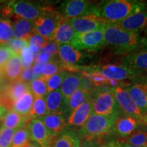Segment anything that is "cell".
I'll return each instance as SVG.
<instances>
[{
	"label": "cell",
	"mask_w": 147,
	"mask_h": 147,
	"mask_svg": "<svg viewBox=\"0 0 147 147\" xmlns=\"http://www.w3.org/2000/svg\"><path fill=\"white\" fill-rule=\"evenodd\" d=\"M63 20L57 10L47 6L41 15L34 21L35 31L48 41H53L55 30Z\"/></svg>",
	"instance_id": "cell-6"
},
{
	"label": "cell",
	"mask_w": 147,
	"mask_h": 147,
	"mask_svg": "<svg viewBox=\"0 0 147 147\" xmlns=\"http://www.w3.org/2000/svg\"><path fill=\"white\" fill-rule=\"evenodd\" d=\"M144 45H145V48L147 49V32L146 34V36H144Z\"/></svg>",
	"instance_id": "cell-51"
},
{
	"label": "cell",
	"mask_w": 147,
	"mask_h": 147,
	"mask_svg": "<svg viewBox=\"0 0 147 147\" xmlns=\"http://www.w3.org/2000/svg\"><path fill=\"white\" fill-rule=\"evenodd\" d=\"M80 140L76 131L65 127L56 138L51 147H79Z\"/></svg>",
	"instance_id": "cell-24"
},
{
	"label": "cell",
	"mask_w": 147,
	"mask_h": 147,
	"mask_svg": "<svg viewBox=\"0 0 147 147\" xmlns=\"http://www.w3.org/2000/svg\"><path fill=\"white\" fill-rule=\"evenodd\" d=\"M62 70H64V69L61 62L59 60H57L53 57L45 65L40 76L47 80L48 78H49L53 75L56 74L57 73L59 72L60 71Z\"/></svg>",
	"instance_id": "cell-35"
},
{
	"label": "cell",
	"mask_w": 147,
	"mask_h": 147,
	"mask_svg": "<svg viewBox=\"0 0 147 147\" xmlns=\"http://www.w3.org/2000/svg\"><path fill=\"white\" fill-rule=\"evenodd\" d=\"M49 42L43 37L35 32L28 41V47L36 58L37 55L40 52L42 49Z\"/></svg>",
	"instance_id": "cell-36"
},
{
	"label": "cell",
	"mask_w": 147,
	"mask_h": 147,
	"mask_svg": "<svg viewBox=\"0 0 147 147\" xmlns=\"http://www.w3.org/2000/svg\"><path fill=\"white\" fill-rule=\"evenodd\" d=\"M29 89L35 97H45L48 93L47 80L41 76L29 83Z\"/></svg>",
	"instance_id": "cell-33"
},
{
	"label": "cell",
	"mask_w": 147,
	"mask_h": 147,
	"mask_svg": "<svg viewBox=\"0 0 147 147\" xmlns=\"http://www.w3.org/2000/svg\"><path fill=\"white\" fill-rule=\"evenodd\" d=\"M116 118L92 113L84 125L77 131L80 140L102 139L114 131Z\"/></svg>",
	"instance_id": "cell-3"
},
{
	"label": "cell",
	"mask_w": 147,
	"mask_h": 147,
	"mask_svg": "<svg viewBox=\"0 0 147 147\" xmlns=\"http://www.w3.org/2000/svg\"><path fill=\"white\" fill-rule=\"evenodd\" d=\"M92 93L87 90L80 88L76 91L66 102L65 117L67 118L77 108L82 105L91 97Z\"/></svg>",
	"instance_id": "cell-27"
},
{
	"label": "cell",
	"mask_w": 147,
	"mask_h": 147,
	"mask_svg": "<svg viewBox=\"0 0 147 147\" xmlns=\"http://www.w3.org/2000/svg\"><path fill=\"white\" fill-rule=\"evenodd\" d=\"M27 147H42V146H40V144H38V143L34 142V141H32L31 140L30 142H29V144L27 145Z\"/></svg>",
	"instance_id": "cell-49"
},
{
	"label": "cell",
	"mask_w": 147,
	"mask_h": 147,
	"mask_svg": "<svg viewBox=\"0 0 147 147\" xmlns=\"http://www.w3.org/2000/svg\"><path fill=\"white\" fill-rule=\"evenodd\" d=\"M57 11L64 20H70L89 14L97 16L96 4L86 0L62 1Z\"/></svg>",
	"instance_id": "cell-8"
},
{
	"label": "cell",
	"mask_w": 147,
	"mask_h": 147,
	"mask_svg": "<svg viewBox=\"0 0 147 147\" xmlns=\"http://www.w3.org/2000/svg\"><path fill=\"white\" fill-rule=\"evenodd\" d=\"M145 113L147 114V99H146V111H145Z\"/></svg>",
	"instance_id": "cell-52"
},
{
	"label": "cell",
	"mask_w": 147,
	"mask_h": 147,
	"mask_svg": "<svg viewBox=\"0 0 147 147\" xmlns=\"http://www.w3.org/2000/svg\"><path fill=\"white\" fill-rule=\"evenodd\" d=\"M30 141V134L26 127L15 132L10 147H27Z\"/></svg>",
	"instance_id": "cell-34"
},
{
	"label": "cell",
	"mask_w": 147,
	"mask_h": 147,
	"mask_svg": "<svg viewBox=\"0 0 147 147\" xmlns=\"http://www.w3.org/2000/svg\"><path fill=\"white\" fill-rule=\"evenodd\" d=\"M121 143H122L123 147H141V146H134V145H131V144H127V143H125V142H121Z\"/></svg>",
	"instance_id": "cell-50"
},
{
	"label": "cell",
	"mask_w": 147,
	"mask_h": 147,
	"mask_svg": "<svg viewBox=\"0 0 147 147\" xmlns=\"http://www.w3.org/2000/svg\"><path fill=\"white\" fill-rule=\"evenodd\" d=\"M8 45L14 54L20 55L24 48L28 47V42L24 41L23 40L12 38L11 41L8 44Z\"/></svg>",
	"instance_id": "cell-41"
},
{
	"label": "cell",
	"mask_w": 147,
	"mask_h": 147,
	"mask_svg": "<svg viewBox=\"0 0 147 147\" xmlns=\"http://www.w3.org/2000/svg\"><path fill=\"white\" fill-rule=\"evenodd\" d=\"M57 56L64 70L69 66H78L83 63L89 57V55L78 50L70 44L59 45Z\"/></svg>",
	"instance_id": "cell-11"
},
{
	"label": "cell",
	"mask_w": 147,
	"mask_h": 147,
	"mask_svg": "<svg viewBox=\"0 0 147 147\" xmlns=\"http://www.w3.org/2000/svg\"><path fill=\"white\" fill-rule=\"evenodd\" d=\"M23 70L19 55L14 54L8 63L3 67V72L7 82H12L18 80Z\"/></svg>",
	"instance_id": "cell-28"
},
{
	"label": "cell",
	"mask_w": 147,
	"mask_h": 147,
	"mask_svg": "<svg viewBox=\"0 0 147 147\" xmlns=\"http://www.w3.org/2000/svg\"><path fill=\"white\" fill-rule=\"evenodd\" d=\"M102 147H123V145L121 141L113 140H110L109 142L103 144Z\"/></svg>",
	"instance_id": "cell-46"
},
{
	"label": "cell",
	"mask_w": 147,
	"mask_h": 147,
	"mask_svg": "<svg viewBox=\"0 0 147 147\" xmlns=\"http://www.w3.org/2000/svg\"><path fill=\"white\" fill-rule=\"evenodd\" d=\"M35 97L30 91L25 93L14 103L11 110L22 116L29 117L34 104Z\"/></svg>",
	"instance_id": "cell-29"
},
{
	"label": "cell",
	"mask_w": 147,
	"mask_h": 147,
	"mask_svg": "<svg viewBox=\"0 0 147 147\" xmlns=\"http://www.w3.org/2000/svg\"><path fill=\"white\" fill-rule=\"evenodd\" d=\"M97 16L109 23H117L131 14L147 11V2L139 0H108L97 3Z\"/></svg>",
	"instance_id": "cell-2"
},
{
	"label": "cell",
	"mask_w": 147,
	"mask_h": 147,
	"mask_svg": "<svg viewBox=\"0 0 147 147\" xmlns=\"http://www.w3.org/2000/svg\"><path fill=\"white\" fill-rule=\"evenodd\" d=\"M59 45L54 41H49L45 47L42 49V51L49 54L51 57H54L55 55H57Z\"/></svg>",
	"instance_id": "cell-44"
},
{
	"label": "cell",
	"mask_w": 147,
	"mask_h": 147,
	"mask_svg": "<svg viewBox=\"0 0 147 147\" xmlns=\"http://www.w3.org/2000/svg\"><path fill=\"white\" fill-rule=\"evenodd\" d=\"M12 38V22L8 18H0V45H8Z\"/></svg>",
	"instance_id": "cell-30"
},
{
	"label": "cell",
	"mask_w": 147,
	"mask_h": 147,
	"mask_svg": "<svg viewBox=\"0 0 147 147\" xmlns=\"http://www.w3.org/2000/svg\"><path fill=\"white\" fill-rule=\"evenodd\" d=\"M45 99L49 114L62 115L65 117L66 100L60 89L48 93Z\"/></svg>",
	"instance_id": "cell-20"
},
{
	"label": "cell",
	"mask_w": 147,
	"mask_h": 147,
	"mask_svg": "<svg viewBox=\"0 0 147 147\" xmlns=\"http://www.w3.org/2000/svg\"><path fill=\"white\" fill-rule=\"evenodd\" d=\"M36 78H38V76L35 75V74L34 73L32 68L27 69H23L21 74V76H20L18 80L29 84V82H31L32 80H34Z\"/></svg>",
	"instance_id": "cell-43"
},
{
	"label": "cell",
	"mask_w": 147,
	"mask_h": 147,
	"mask_svg": "<svg viewBox=\"0 0 147 147\" xmlns=\"http://www.w3.org/2000/svg\"><path fill=\"white\" fill-rule=\"evenodd\" d=\"M5 82H6V80H5L4 75H3V70L0 69V89H1V91H2L5 86L6 85V84H3Z\"/></svg>",
	"instance_id": "cell-47"
},
{
	"label": "cell",
	"mask_w": 147,
	"mask_h": 147,
	"mask_svg": "<svg viewBox=\"0 0 147 147\" xmlns=\"http://www.w3.org/2000/svg\"><path fill=\"white\" fill-rule=\"evenodd\" d=\"M23 69H30L34 65L36 57L28 47H25L19 55Z\"/></svg>",
	"instance_id": "cell-38"
},
{
	"label": "cell",
	"mask_w": 147,
	"mask_h": 147,
	"mask_svg": "<svg viewBox=\"0 0 147 147\" xmlns=\"http://www.w3.org/2000/svg\"><path fill=\"white\" fill-rule=\"evenodd\" d=\"M114 23L127 32L141 33L147 29V11L131 14L123 21Z\"/></svg>",
	"instance_id": "cell-17"
},
{
	"label": "cell",
	"mask_w": 147,
	"mask_h": 147,
	"mask_svg": "<svg viewBox=\"0 0 147 147\" xmlns=\"http://www.w3.org/2000/svg\"><path fill=\"white\" fill-rule=\"evenodd\" d=\"M140 125L142 124L134 117L125 115H120L115 121L114 131L123 140L137 130Z\"/></svg>",
	"instance_id": "cell-18"
},
{
	"label": "cell",
	"mask_w": 147,
	"mask_h": 147,
	"mask_svg": "<svg viewBox=\"0 0 147 147\" xmlns=\"http://www.w3.org/2000/svg\"><path fill=\"white\" fill-rule=\"evenodd\" d=\"M102 139L83 138L80 140L79 147H102Z\"/></svg>",
	"instance_id": "cell-42"
},
{
	"label": "cell",
	"mask_w": 147,
	"mask_h": 147,
	"mask_svg": "<svg viewBox=\"0 0 147 147\" xmlns=\"http://www.w3.org/2000/svg\"><path fill=\"white\" fill-rule=\"evenodd\" d=\"M47 5L29 1H11L1 7V15L5 18L14 15L16 18L35 21L41 15Z\"/></svg>",
	"instance_id": "cell-5"
},
{
	"label": "cell",
	"mask_w": 147,
	"mask_h": 147,
	"mask_svg": "<svg viewBox=\"0 0 147 147\" xmlns=\"http://www.w3.org/2000/svg\"><path fill=\"white\" fill-rule=\"evenodd\" d=\"M102 31L106 46H110L116 54L126 55L146 49L144 37L141 33L127 32L109 22Z\"/></svg>",
	"instance_id": "cell-1"
},
{
	"label": "cell",
	"mask_w": 147,
	"mask_h": 147,
	"mask_svg": "<svg viewBox=\"0 0 147 147\" xmlns=\"http://www.w3.org/2000/svg\"><path fill=\"white\" fill-rule=\"evenodd\" d=\"M144 125H146V126H147V117H146V121H145V124H144Z\"/></svg>",
	"instance_id": "cell-53"
},
{
	"label": "cell",
	"mask_w": 147,
	"mask_h": 147,
	"mask_svg": "<svg viewBox=\"0 0 147 147\" xmlns=\"http://www.w3.org/2000/svg\"><path fill=\"white\" fill-rule=\"evenodd\" d=\"M3 118L2 123L0 127L13 129H20L26 127L31 120L29 117L18 115L11 110L5 113Z\"/></svg>",
	"instance_id": "cell-26"
},
{
	"label": "cell",
	"mask_w": 147,
	"mask_h": 147,
	"mask_svg": "<svg viewBox=\"0 0 147 147\" xmlns=\"http://www.w3.org/2000/svg\"><path fill=\"white\" fill-rule=\"evenodd\" d=\"M27 127L30 134L31 140L38 143L42 147H51L54 142L55 139L40 119L30 120Z\"/></svg>",
	"instance_id": "cell-14"
},
{
	"label": "cell",
	"mask_w": 147,
	"mask_h": 147,
	"mask_svg": "<svg viewBox=\"0 0 147 147\" xmlns=\"http://www.w3.org/2000/svg\"><path fill=\"white\" fill-rule=\"evenodd\" d=\"M92 114L91 97L71 113L67 121V126L81 127Z\"/></svg>",
	"instance_id": "cell-21"
},
{
	"label": "cell",
	"mask_w": 147,
	"mask_h": 147,
	"mask_svg": "<svg viewBox=\"0 0 147 147\" xmlns=\"http://www.w3.org/2000/svg\"><path fill=\"white\" fill-rule=\"evenodd\" d=\"M121 141L134 146L147 147V131L138 129L129 136Z\"/></svg>",
	"instance_id": "cell-32"
},
{
	"label": "cell",
	"mask_w": 147,
	"mask_h": 147,
	"mask_svg": "<svg viewBox=\"0 0 147 147\" xmlns=\"http://www.w3.org/2000/svg\"><path fill=\"white\" fill-rule=\"evenodd\" d=\"M137 81L125 88L138 107L143 113L146 111L147 99V78H136Z\"/></svg>",
	"instance_id": "cell-15"
},
{
	"label": "cell",
	"mask_w": 147,
	"mask_h": 147,
	"mask_svg": "<svg viewBox=\"0 0 147 147\" xmlns=\"http://www.w3.org/2000/svg\"><path fill=\"white\" fill-rule=\"evenodd\" d=\"M121 64L140 75L147 73V49L125 55L121 60Z\"/></svg>",
	"instance_id": "cell-16"
},
{
	"label": "cell",
	"mask_w": 147,
	"mask_h": 147,
	"mask_svg": "<svg viewBox=\"0 0 147 147\" xmlns=\"http://www.w3.org/2000/svg\"><path fill=\"white\" fill-rule=\"evenodd\" d=\"M17 130L0 127V147H10L14 134Z\"/></svg>",
	"instance_id": "cell-39"
},
{
	"label": "cell",
	"mask_w": 147,
	"mask_h": 147,
	"mask_svg": "<svg viewBox=\"0 0 147 147\" xmlns=\"http://www.w3.org/2000/svg\"><path fill=\"white\" fill-rule=\"evenodd\" d=\"M38 119L43 123L46 128L55 140L67 126L66 117L62 115L49 114Z\"/></svg>",
	"instance_id": "cell-19"
},
{
	"label": "cell",
	"mask_w": 147,
	"mask_h": 147,
	"mask_svg": "<svg viewBox=\"0 0 147 147\" xmlns=\"http://www.w3.org/2000/svg\"><path fill=\"white\" fill-rule=\"evenodd\" d=\"M71 45L79 51L85 52H95L106 46L102 31L75 34Z\"/></svg>",
	"instance_id": "cell-9"
},
{
	"label": "cell",
	"mask_w": 147,
	"mask_h": 147,
	"mask_svg": "<svg viewBox=\"0 0 147 147\" xmlns=\"http://www.w3.org/2000/svg\"><path fill=\"white\" fill-rule=\"evenodd\" d=\"M30 91L28 83L21 80L8 82L0 93V103L3 107L10 109L25 93Z\"/></svg>",
	"instance_id": "cell-10"
},
{
	"label": "cell",
	"mask_w": 147,
	"mask_h": 147,
	"mask_svg": "<svg viewBox=\"0 0 147 147\" xmlns=\"http://www.w3.org/2000/svg\"><path fill=\"white\" fill-rule=\"evenodd\" d=\"M92 113L117 119L121 111L117 100L106 86L96 87L91 95Z\"/></svg>",
	"instance_id": "cell-4"
},
{
	"label": "cell",
	"mask_w": 147,
	"mask_h": 147,
	"mask_svg": "<svg viewBox=\"0 0 147 147\" xmlns=\"http://www.w3.org/2000/svg\"><path fill=\"white\" fill-rule=\"evenodd\" d=\"M8 112V109H6V108L3 107L2 106H1V103H0V119H1L2 117H4V115H5V113Z\"/></svg>",
	"instance_id": "cell-48"
},
{
	"label": "cell",
	"mask_w": 147,
	"mask_h": 147,
	"mask_svg": "<svg viewBox=\"0 0 147 147\" xmlns=\"http://www.w3.org/2000/svg\"><path fill=\"white\" fill-rule=\"evenodd\" d=\"M14 53L8 45H0V69H3Z\"/></svg>",
	"instance_id": "cell-40"
},
{
	"label": "cell",
	"mask_w": 147,
	"mask_h": 147,
	"mask_svg": "<svg viewBox=\"0 0 147 147\" xmlns=\"http://www.w3.org/2000/svg\"><path fill=\"white\" fill-rule=\"evenodd\" d=\"M110 91L117 100L121 113L136 119L141 124L144 125L147 114L143 113L138 107L124 87L122 86L110 87Z\"/></svg>",
	"instance_id": "cell-7"
},
{
	"label": "cell",
	"mask_w": 147,
	"mask_h": 147,
	"mask_svg": "<svg viewBox=\"0 0 147 147\" xmlns=\"http://www.w3.org/2000/svg\"><path fill=\"white\" fill-rule=\"evenodd\" d=\"M82 79L80 74L74 72H68L64 78L59 89L66 102L75 91L81 87Z\"/></svg>",
	"instance_id": "cell-23"
},
{
	"label": "cell",
	"mask_w": 147,
	"mask_h": 147,
	"mask_svg": "<svg viewBox=\"0 0 147 147\" xmlns=\"http://www.w3.org/2000/svg\"><path fill=\"white\" fill-rule=\"evenodd\" d=\"M13 38L28 42L33 34L36 32L34 21L16 18L12 23Z\"/></svg>",
	"instance_id": "cell-22"
},
{
	"label": "cell",
	"mask_w": 147,
	"mask_h": 147,
	"mask_svg": "<svg viewBox=\"0 0 147 147\" xmlns=\"http://www.w3.org/2000/svg\"><path fill=\"white\" fill-rule=\"evenodd\" d=\"M68 21L76 34L101 31L107 23V21L95 14H89Z\"/></svg>",
	"instance_id": "cell-13"
},
{
	"label": "cell",
	"mask_w": 147,
	"mask_h": 147,
	"mask_svg": "<svg viewBox=\"0 0 147 147\" xmlns=\"http://www.w3.org/2000/svg\"><path fill=\"white\" fill-rule=\"evenodd\" d=\"M49 114L45 97H35L32 110L29 115L31 120L40 119Z\"/></svg>",
	"instance_id": "cell-31"
},
{
	"label": "cell",
	"mask_w": 147,
	"mask_h": 147,
	"mask_svg": "<svg viewBox=\"0 0 147 147\" xmlns=\"http://www.w3.org/2000/svg\"><path fill=\"white\" fill-rule=\"evenodd\" d=\"M75 34L76 32L68 20H63L55 30L53 41L58 45L71 44Z\"/></svg>",
	"instance_id": "cell-25"
},
{
	"label": "cell",
	"mask_w": 147,
	"mask_h": 147,
	"mask_svg": "<svg viewBox=\"0 0 147 147\" xmlns=\"http://www.w3.org/2000/svg\"><path fill=\"white\" fill-rule=\"evenodd\" d=\"M68 71L66 70L60 71L47 80L48 93L59 89L64 78L67 76Z\"/></svg>",
	"instance_id": "cell-37"
},
{
	"label": "cell",
	"mask_w": 147,
	"mask_h": 147,
	"mask_svg": "<svg viewBox=\"0 0 147 147\" xmlns=\"http://www.w3.org/2000/svg\"><path fill=\"white\" fill-rule=\"evenodd\" d=\"M45 66V65H44V64L38 63V62H34L32 69L33 71H34V73L35 74V75L38 77H39L41 76L42 71H43Z\"/></svg>",
	"instance_id": "cell-45"
},
{
	"label": "cell",
	"mask_w": 147,
	"mask_h": 147,
	"mask_svg": "<svg viewBox=\"0 0 147 147\" xmlns=\"http://www.w3.org/2000/svg\"><path fill=\"white\" fill-rule=\"evenodd\" d=\"M95 68L108 80H115L117 82H121L126 79H136L141 76L136 71L128 68L122 64H108L102 67L95 66Z\"/></svg>",
	"instance_id": "cell-12"
},
{
	"label": "cell",
	"mask_w": 147,
	"mask_h": 147,
	"mask_svg": "<svg viewBox=\"0 0 147 147\" xmlns=\"http://www.w3.org/2000/svg\"><path fill=\"white\" fill-rule=\"evenodd\" d=\"M0 3H1V1H0ZM1 7H2V6H1ZM0 13L1 14V10H0Z\"/></svg>",
	"instance_id": "cell-54"
}]
</instances>
